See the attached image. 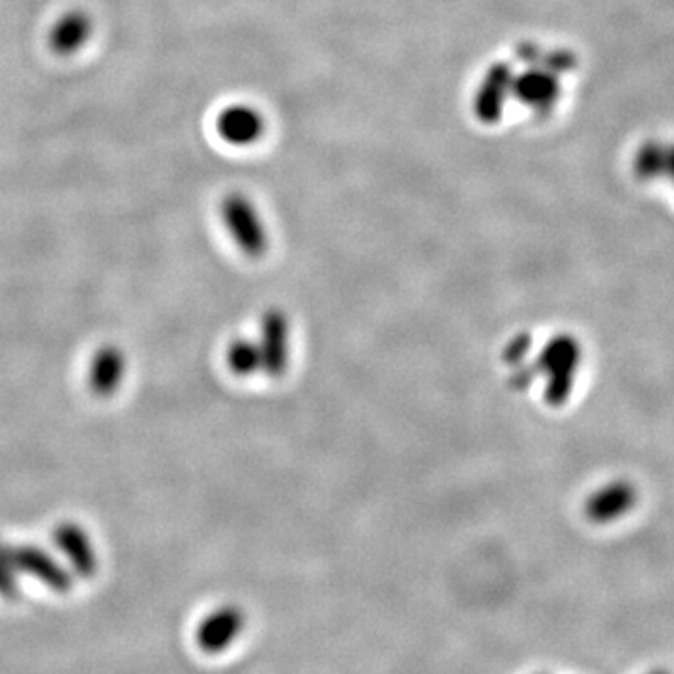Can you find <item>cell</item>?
<instances>
[{
	"label": "cell",
	"instance_id": "obj_1",
	"mask_svg": "<svg viewBox=\"0 0 674 674\" xmlns=\"http://www.w3.org/2000/svg\"><path fill=\"white\" fill-rule=\"evenodd\" d=\"M583 362V347L578 338L559 334L547 341L534 359L536 377H544L546 399L552 407L564 404L578 380L579 367Z\"/></svg>",
	"mask_w": 674,
	"mask_h": 674
},
{
	"label": "cell",
	"instance_id": "obj_2",
	"mask_svg": "<svg viewBox=\"0 0 674 674\" xmlns=\"http://www.w3.org/2000/svg\"><path fill=\"white\" fill-rule=\"evenodd\" d=\"M219 214L238 250L251 259L263 258L269 250V235L261 214L244 193H229L221 201Z\"/></svg>",
	"mask_w": 674,
	"mask_h": 674
},
{
	"label": "cell",
	"instance_id": "obj_3",
	"mask_svg": "<svg viewBox=\"0 0 674 674\" xmlns=\"http://www.w3.org/2000/svg\"><path fill=\"white\" fill-rule=\"evenodd\" d=\"M259 349L263 356V372L269 377H282L290 364V322L289 317L279 309H269L261 319Z\"/></svg>",
	"mask_w": 674,
	"mask_h": 674
},
{
	"label": "cell",
	"instance_id": "obj_4",
	"mask_svg": "<svg viewBox=\"0 0 674 674\" xmlns=\"http://www.w3.org/2000/svg\"><path fill=\"white\" fill-rule=\"evenodd\" d=\"M512 83L514 71L504 62L493 65L485 71L475 94V115L480 123L496 124L501 121L507 96L512 94Z\"/></svg>",
	"mask_w": 674,
	"mask_h": 674
},
{
	"label": "cell",
	"instance_id": "obj_5",
	"mask_svg": "<svg viewBox=\"0 0 674 674\" xmlns=\"http://www.w3.org/2000/svg\"><path fill=\"white\" fill-rule=\"evenodd\" d=\"M637 502V489L633 483L617 480L596 489L584 502V514L592 523H610L620 519L633 510Z\"/></svg>",
	"mask_w": 674,
	"mask_h": 674
},
{
	"label": "cell",
	"instance_id": "obj_6",
	"mask_svg": "<svg viewBox=\"0 0 674 674\" xmlns=\"http://www.w3.org/2000/svg\"><path fill=\"white\" fill-rule=\"evenodd\" d=\"M264 118L255 107L245 103H235L221 111L216 121L219 137L232 147H250L261 141L264 135Z\"/></svg>",
	"mask_w": 674,
	"mask_h": 674
},
{
	"label": "cell",
	"instance_id": "obj_7",
	"mask_svg": "<svg viewBox=\"0 0 674 674\" xmlns=\"http://www.w3.org/2000/svg\"><path fill=\"white\" fill-rule=\"evenodd\" d=\"M512 94L534 111H549L559 102L560 83L557 71L533 68L514 76Z\"/></svg>",
	"mask_w": 674,
	"mask_h": 674
},
{
	"label": "cell",
	"instance_id": "obj_8",
	"mask_svg": "<svg viewBox=\"0 0 674 674\" xmlns=\"http://www.w3.org/2000/svg\"><path fill=\"white\" fill-rule=\"evenodd\" d=\"M94 33L92 18L84 10H70L62 13L49 33V47L58 57H71L89 44Z\"/></svg>",
	"mask_w": 674,
	"mask_h": 674
},
{
	"label": "cell",
	"instance_id": "obj_9",
	"mask_svg": "<svg viewBox=\"0 0 674 674\" xmlns=\"http://www.w3.org/2000/svg\"><path fill=\"white\" fill-rule=\"evenodd\" d=\"M0 552L4 555V559L10 562L12 568H23L25 572L34 573L36 578L44 579L57 589L68 586V575H66L65 570L38 547H8L0 544Z\"/></svg>",
	"mask_w": 674,
	"mask_h": 674
},
{
	"label": "cell",
	"instance_id": "obj_10",
	"mask_svg": "<svg viewBox=\"0 0 674 674\" xmlns=\"http://www.w3.org/2000/svg\"><path fill=\"white\" fill-rule=\"evenodd\" d=\"M124 373H126V358L123 351L111 345L100 349L90 364V390L100 398H107L123 385Z\"/></svg>",
	"mask_w": 674,
	"mask_h": 674
},
{
	"label": "cell",
	"instance_id": "obj_11",
	"mask_svg": "<svg viewBox=\"0 0 674 674\" xmlns=\"http://www.w3.org/2000/svg\"><path fill=\"white\" fill-rule=\"evenodd\" d=\"M55 544L65 552L81 575H90L96 568V552L83 528L73 523H62L55 530Z\"/></svg>",
	"mask_w": 674,
	"mask_h": 674
},
{
	"label": "cell",
	"instance_id": "obj_12",
	"mask_svg": "<svg viewBox=\"0 0 674 674\" xmlns=\"http://www.w3.org/2000/svg\"><path fill=\"white\" fill-rule=\"evenodd\" d=\"M242 622H244V618H242L240 610L225 607V609L214 613L213 617L206 620L203 631H201V639L208 649H224L225 644L232 641V637L238 636Z\"/></svg>",
	"mask_w": 674,
	"mask_h": 674
},
{
	"label": "cell",
	"instance_id": "obj_13",
	"mask_svg": "<svg viewBox=\"0 0 674 674\" xmlns=\"http://www.w3.org/2000/svg\"><path fill=\"white\" fill-rule=\"evenodd\" d=\"M225 358L237 377H253L255 373L263 372V356L258 341L245 338L231 341Z\"/></svg>",
	"mask_w": 674,
	"mask_h": 674
},
{
	"label": "cell",
	"instance_id": "obj_14",
	"mask_svg": "<svg viewBox=\"0 0 674 674\" xmlns=\"http://www.w3.org/2000/svg\"><path fill=\"white\" fill-rule=\"evenodd\" d=\"M663 163H665V148L650 142L639 150L636 158V171L641 179L650 180L662 176Z\"/></svg>",
	"mask_w": 674,
	"mask_h": 674
},
{
	"label": "cell",
	"instance_id": "obj_15",
	"mask_svg": "<svg viewBox=\"0 0 674 674\" xmlns=\"http://www.w3.org/2000/svg\"><path fill=\"white\" fill-rule=\"evenodd\" d=\"M530 351H533V340L528 334L515 335L514 340L510 341L504 351V362L507 367H519L523 364L530 362Z\"/></svg>",
	"mask_w": 674,
	"mask_h": 674
},
{
	"label": "cell",
	"instance_id": "obj_16",
	"mask_svg": "<svg viewBox=\"0 0 674 674\" xmlns=\"http://www.w3.org/2000/svg\"><path fill=\"white\" fill-rule=\"evenodd\" d=\"M12 566L0 555V592H13Z\"/></svg>",
	"mask_w": 674,
	"mask_h": 674
},
{
	"label": "cell",
	"instance_id": "obj_17",
	"mask_svg": "<svg viewBox=\"0 0 674 674\" xmlns=\"http://www.w3.org/2000/svg\"><path fill=\"white\" fill-rule=\"evenodd\" d=\"M663 174L674 179V147L665 148V163H663Z\"/></svg>",
	"mask_w": 674,
	"mask_h": 674
},
{
	"label": "cell",
	"instance_id": "obj_18",
	"mask_svg": "<svg viewBox=\"0 0 674 674\" xmlns=\"http://www.w3.org/2000/svg\"><path fill=\"white\" fill-rule=\"evenodd\" d=\"M647 674H673V673H669V671H665V669H655V671H649V673Z\"/></svg>",
	"mask_w": 674,
	"mask_h": 674
}]
</instances>
